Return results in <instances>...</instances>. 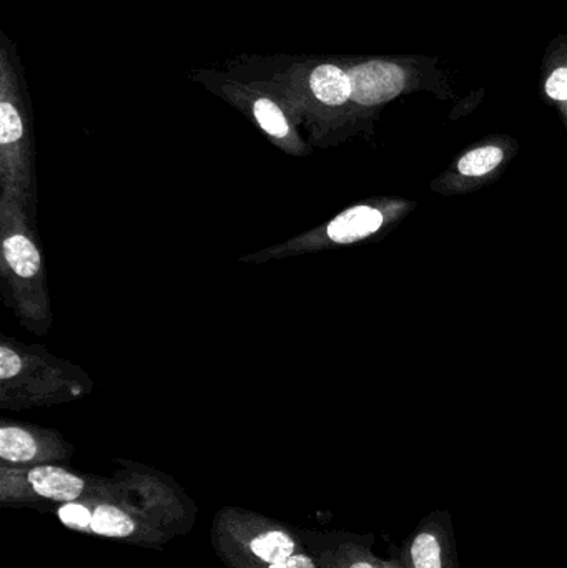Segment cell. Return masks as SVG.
<instances>
[{"label":"cell","instance_id":"cell-1","mask_svg":"<svg viewBox=\"0 0 567 568\" xmlns=\"http://www.w3.org/2000/svg\"><path fill=\"white\" fill-rule=\"evenodd\" d=\"M33 219L36 216L22 200L0 193V280L3 300L23 327L42 336L52 327L53 314L42 248L32 226Z\"/></svg>","mask_w":567,"mask_h":568},{"label":"cell","instance_id":"cell-2","mask_svg":"<svg viewBox=\"0 0 567 568\" xmlns=\"http://www.w3.org/2000/svg\"><path fill=\"white\" fill-rule=\"evenodd\" d=\"M0 193L37 212L32 105L17 43L0 30Z\"/></svg>","mask_w":567,"mask_h":568},{"label":"cell","instance_id":"cell-3","mask_svg":"<svg viewBox=\"0 0 567 568\" xmlns=\"http://www.w3.org/2000/svg\"><path fill=\"white\" fill-rule=\"evenodd\" d=\"M93 393L82 367L60 359L43 346L12 337L0 343V406L22 410L60 406Z\"/></svg>","mask_w":567,"mask_h":568},{"label":"cell","instance_id":"cell-4","mask_svg":"<svg viewBox=\"0 0 567 568\" xmlns=\"http://www.w3.org/2000/svg\"><path fill=\"white\" fill-rule=\"evenodd\" d=\"M288 106L296 122L322 135L352 100L348 69L330 60H303L262 80Z\"/></svg>","mask_w":567,"mask_h":568},{"label":"cell","instance_id":"cell-5","mask_svg":"<svg viewBox=\"0 0 567 568\" xmlns=\"http://www.w3.org/2000/svg\"><path fill=\"white\" fill-rule=\"evenodd\" d=\"M195 80L245 113L276 149L288 155H310L308 143L300 136L295 116L285 102L262 80L242 82L232 77L206 72H200Z\"/></svg>","mask_w":567,"mask_h":568},{"label":"cell","instance_id":"cell-6","mask_svg":"<svg viewBox=\"0 0 567 568\" xmlns=\"http://www.w3.org/2000/svg\"><path fill=\"white\" fill-rule=\"evenodd\" d=\"M385 222V210L362 203V205L352 206V209L340 213L320 229L310 230L282 245H275L255 253V255L246 256L243 262L265 263L272 262V260L293 258V256L306 255V253L322 252L332 246L355 245V243L363 242L378 233Z\"/></svg>","mask_w":567,"mask_h":568},{"label":"cell","instance_id":"cell-7","mask_svg":"<svg viewBox=\"0 0 567 568\" xmlns=\"http://www.w3.org/2000/svg\"><path fill=\"white\" fill-rule=\"evenodd\" d=\"M2 499L27 494L50 503L69 504L103 494L95 480L70 473L53 464L32 467L2 466Z\"/></svg>","mask_w":567,"mask_h":568},{"label":"cell","instance_id":"cell-8","mask_svg":"<svg viewBox=\"0 0 567 568\" xmlns=\"http://www.w3.org/2000/svg\"><path fill=\"white\" fill-rule=\"evenodd\" d=\"M223 523L225 530L222 532L226 536L229 550L240 549V554H229L232 559L265 567L283 562L293 554L303 552L298 540L283 527L263 520L256 523L245 517H230Z\"/></svg>","mask_w":567,"mask_h":568},{"label":"cell","instance_id":"cell-9","mask_svg":"<svg viewBox=\"0 0 567 568\" xmlns=\"http://www.w3.org/2000/svg\"><path fill=\"white\" fill-rule=\"evenodd\" d=\"M69 443L55 430L32 424L2 420L0 424V459L3 466L32 467L52 464L70 456Z\"/></svg>","mask_w":567,"mask_h":568},{"label":"cell","instance_id":"cell-10","mask_svg":"<svg viewBox=\"0 0 567 568\" xmlns=\"http://www.w3.org/2000/svg\"><path fill=\"white\" fill-rule=\"evenodd\" d=\"M57 516L67 529L107 539H136L143 532L142 524L132 513L110 503L90 504L87 499L62 504Z\"/></svg>","mask_w":567,"mask_h":568},{"label":"cell","instance_id":"cell-11","mask_svg":"<svg viewBox=\"0 0 567 568\" xmlns=\"http://www.w3.org/2000/svg\"><path fill=\"white\" fill-rule=\"evenodd\" d=\"M405 568H458L448 516L436 514L422 524L403 554Z\"/></svg>","mask_w":567,"mask_h":568},{"label":"cell","instance_id":"cell-12","mask_svg":"<svg viewBox=\"0 0 567 568\" xmlns=\"http://www.w3.org/2000/svg\"><path fill=\"white\" fill-rule=\"evenodd\" d=\"M352 100L358 106H375L395 99L405 89L406 75L396 63L368 60L348 67Z\"/></svg>","mask_w":567,"mask_h":568},{"label":"cell","instance_id":"cell-13","mask_svg":"<svg viewBox=\"0 0 567 568\" xmlns=\"http://www.w3.org/2000/svg\"><path fill=\"white\" fill-rule=\"evenodd\" d=\"M505 159V152L499 146H482V149L472 150L462 156L458 162V172L465 176H485L498 169Z\"/></svg>","mask_w":567,"mask_h":568},{"label":"cell","instance_id":"cell-14","mask_svg":"<svg viewBox=\"0 0 567 568\" xmlns=\"http://www.w3.org/2000/svg\"><path fill=\"white\" fill-rule=\"evenodd\" d=\"M383 562L365 547L346 544L323 559V568H382Z\"/></svg>","mask_w":567,"mask_h":568},{"label":"cell","instance_id":"cell-15","mask_svg":"<svg viewBox=\"0 0 567 568\" xmlns=\"http://www.w3.org/2000/svg\"><path fill=\"white\" fill-rule=\"evenodd\" d=\"M546 93L555 100H567V69L555 70L546 82Z\"/></svg>","mask_w":567,"mask_h":568},{"label":"cell","instance_id":"cell-16","mask_svg":"<svg viewBox=\"0 0 567 568\" xmlns=\"http://www.w3.org/2000/svg\"><path fill=\"white\" fill-rule=\"evenodd\" d=\"M240 562H243V560H240ZM245 564L246 566H250L252 568H318V566H316L315 560H313L312 557H310L308 554L305 552L293 554L292 557H288V559L283 560V562L272 564V566L259 567L253 566V564Z\"/></svg>","mask_w":567,"mask_h":568},{"label":"cell","instance_id":"cell-17","mask_svg":"<svg viewBox=\"0 0 567 568\" xmlns=\"http://www.w3.org/2000/svg\"><path fill=\"white\" fill-rule=\"evenodd\" d=\"M382 568H405L403 564L396 562V560H388V562H383Z\"/></svg>","mask_w":567,"mask_h":568},{"label":"cell","instance_id":"cell-18","mask_svg":"<svg viewBox=\"0 0 567 568\" xmlns=\"http://www.w3.org/2000/svg\"><path fill=\"white\" fill-rule=\"evenodd\" d=\"M232 568H252L250 566H246L245 562H240V560L232 559Z\"/></svg>","mask_w":567,"mask_h":568}]
</instances>
